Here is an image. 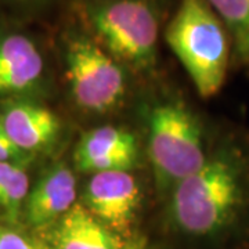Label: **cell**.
I'll return each instance as SVG.
<instances>
[{
  "instance_id": "17",
  "label": "cell",
  "mask_w": 249,
  "mask_h": 249,
  "mask_svg": "<svg viewBox=\"0 0 249 249\" xmlns=\"http://www.w3.org/2000/svg\"><path fill=\"white\" fill-rule=\"evenodd\" d=\"M124 249H144L140 242H130L129 245H124Z\"/></svg>"
},
{
  "instance_id": "14",
  "label": "cell",
  "mask_w": 249,
  "mask_h": 249,
  "mask_svg": "<svg viewBox=\"0 0 249 249\" xmlns=\"http://www.w3.org/2000/svg\"><path fill=\"white\" fill-rule=\"evenodd\" d=\"M0 249H36L21 232L0 226Z\"/></svg>"
},
{
  "instance_id": "3",
  "label": "cell",
  "mask_w": 249,
  "mask_h": 249,
  "mask_svg": "<svg viewBox=\"0 0 249 249\" xmlns=\"http://www.w3.org/2000/svg\"><path fill=\"white\" fill-rule=\"evenodd\" d=\"M148 155L160 190L173 188L204 165V132L196 115L181 103H165L151 109Z\"/></svg>"
},
{
  "instance_id": "18",
  "label": "cell",
  "mask_w": 249,
  "mask_h": 249,
  "mask_svg": "<svg viewBox=\"0 0 249 249\" xmlns=\"http://www.w3.org/2000/svg\"><path fill=\"white\" fill-rule=\"evenodd\" d=\"M14 1H18V3H32V1H37V0H14Z\"/></svg>"
},
{
  "instance_id": "1",
  "label": "cell",
  "mask_w": 249,
  "mask_h": 249,
  "mask_svg": "<svg viewBox=\"0 0 249 249\" xmlns=\"http://www.w3.org/2000/svg\"><path fill=\"white\" fill-rule=\"evenodd\" d=\"M170 216L180 231L209 237L223 231L245 202L247 181L240 160L222 152L172 188Z\"/></svg>"
},
{
  "instance_id": "4",
  "label": "cell",
  "mask_w": 249,
  "mask_h": 249,
  "mask_svg": "<svg viewBox=\"0 0 249 249\" xmlns=\"http://www.w3.org/2000/svg\"><path fill=\"white\" fill-rule=\"evenodd\" d=\"M101 47L119 64L148 68L155 61L158 18L147 0H112L89 10Z\"/></svg>"
},
{
  "instance_id": "7",
  "label": "cell",
  "mask_w": 249,
  "mask_h": 249,
  "mask_svg": "<svg viewBox=\"0 0 249 249\" xmlns=\"http://www.w3.org/2000/svg\"><path fill=\"white\" fill-rule=\"evenodd\" d=\"M137 160L139 147L134 134L115 126H101L86 132L73 152L76 169L91 175L130 170Z\"/></svg>"
},
{
  "instance_id": "15",
  "label": "cell",
  "mask_w": 249,
  "mask_h": 249,
  "mask_svg": "<svg viewBox=\"0 0 249 249\" xmlns=\"http://www.w3.org/2000/svg\"><path fill=\"white\" fill-rule=\"evenodd\" d=\"M235 46H237V53L241 60L249 62V21L235 35Z\"/></svg>"
},
{
  "instance_id": "5",
  "label": "cell",
  "mask_w": 249,
  "mask_h": 249,
  "mask_svg": "<svg viewBox=\"0 0 249 249\" xmlns=\"http://www.w3.org/2000/svg\"><path fill=\"white\" fill-rule=\"evenodd\" d=\"M65 71L72 97L85 111L106 114L126 93L122 64L89 37L78 36L67 43Z\"/></svg>"
},
{
  "instance_id": "6",
  "label": "cell",
  "mask_w": 249,
  "mask_h": 249,
  "mask_svg": "<svg viewBox=\"0 0 249 249\" xmlns=\"http://www.w3.org/2000/svg\"><path fill=\"white\" fill-rule=\"evenodd\" d=\"M142 204V188L129 170L91 175L83 206L109 230L124 231L133 223Z\"/></svg>"
},
{
  "instance_id": "16",
  "label": "cell",
  "mask_w": 249,
  "mask_h": 249,
  "mask_svg": "<svg viewBox=\"0 0 249 249\" xmlns=\"http://www.w3.org/2000/svg\"><path fill=\"white\" fill-rule=\"evenodd\" d=\"M19 166L18 163H10V162H0V198L3 196L6 187L9 184L10 178L13 176L14 170ZM24 166V165H22Z\"/></svg>"
},
{
  "instance_id": "11",
  "label": "cell",
  "mask_w": 249,
  "mask_h": 249,
  "mask_svg": "<svg viewBox=\"0 0 249 249\" xmlns=\"http://www.w3.org/2000/svg\"><path fill=\"white\" fill-rule=\"evenodd\" d=\"M53 249H124L114 232L82 204H75L53 224Z\"/></svg>"
},
{
  "instance_id": "8",
  "label": "cell",
  "mask_w": 249,
  "mask_h": 249,
  "mask_svg": "<svg viewBox=\"0 0 249 249\" xmlns=\"http://www.w3.org/2000/svg\"><path fill=\"white\" fill-rule=\"evenodd\" d=\"M43 72V54L32 37L17 31L0 34V97L35 89Z\"/></svg>"
},
{
  "instance_id": "13",
  "label": "cell",
  "mask_w": 249,
  "mask_h": 249,
  "mask_svg": "<svg viewBox=\"0 0 249 249\" xmlns=\"http://www.w3.org/2000/svg\"><path fill=\"white\" fill-rule=\"evenodd\" d=\"M29 160H31V155L21 151L17 145L10 140L9 136L0 124V162H10V163H18V165L27 166Z\"/></svg>"
},
{
  "instance_id": "12",
  "label": "cell",
  "mask_w": 249,
  "mask_h": 249,
  "mask_svg": "<svg viewBox=\"0 0 249 249\" xmlns=\"http://www.w3.org/2000/svg\"><path fill=\"white\" fill-rule=\"evenodd\" d=\"M234 36L249 21V0H205Z\"/></svg>"
},
{
  "instance_id": "2",
  "label": "cell",
  "mask_w": 249,
  "mask_h": 249,
  "mask_svg": "<svg viewBox=\"0 0 249 249\" xmlns=\"http://www.w3.org/2000/svg\"><path fill=\"white\" fill-rule=\"evenodd\" d=\"M201 97L216 96L227 75L230 43L224 24L205 0H181L165 31Z\"/></svg>"
},
{
  "instance_id": "10",
  "label": "cell",
  "mask_w": 249,
  "mask_h": 249,
  "mask_svg": "<svg viewBox=\"0 0 249 249\" xmlns=\"http://www.w3.org/2000/svg\"><path fill=\"white\" fill-rule=\"evenodd\" d=\"M76 178L67 163H57L29 190L24 205L27 222L36 229L53 226L76 204Z\"/></svg>"
},
{
  "instance_id": "9",
  "label": "cell",
  "mask_w": 249,
  "mask_h": 249,
  "mask_svg": "<svg viewBox=\"0 0 249 249\" xmlns=\"http://www.w3.org/2000/svg\"><path fill=\"white\" fill-rule=\"evenodd\" d=\"M0 124L21 151L34 155L53 145L61 122L52 109L29 101H11L0 109Z\"/></svg>"
}]
</instances>
